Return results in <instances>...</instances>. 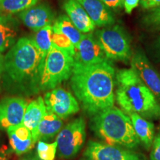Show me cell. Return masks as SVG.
I'll use <instances>...</instances> for the list:
<instances>
[{
    "label": "cell",
    "mask_w": 160,
    "mask_h": 160,
    "mask_svg": "<svg viewBox=\"0 0 160 160\" xmlns=\"http://www.w3.org/2000/svg\"><path fill=\"white\" fill-rule=\"evenodd\" d=\"M115 82L114 68L108 59L91 65L73 64L72 90L89 115L113 107Z\"/></svg>",
    "instance_id": "6da1fadb"
},
{
    "label": "cell",
    "mask_w": 160,
    "mask_h": 160,
    "mask_svg": "<svg viewBox=\"0 0 160 160\" xmlns=\"http://www.w3.org/2000/svg\"><path fill=\"white\" fill-rule=\"evenodd\" d=\"M40 54L33 39L22 37L4 57L3 71L10 83L27 93L39 90Z\"/></svg>",
    "instance_id": "7a4b0ae2"
},
{
    "label": "cell",
    "mask_w": 160,
    "mask_h": 160,
    "mask_svg": "<svg viewBox=\"0 0 160 160\" xmlns=\"http://www.w3.org/2000/svg\"><path fill=\"white\" fill-rule=\"evenodd\" d=\"M116 100L126 114L137 113L144 118H160V103L137 73L123 68L116 74Z\"/></svg>",
    "instance_id": "3957f363"
},
{
    "label": "cell",
    "mask_w": 160,
    "mask_h": 160,
    "mask_svg": "<svg viewBox=\"0 0 160 160\" xmlns=\"http://www.w3.org/2000/svg\"><path fill=\"white\" fill-rule=\"evenodd\" d=\"M91 129L108 145L133 149L140 143L131 118L122 110L114 106L93 116Z\"/></svg>",
    "instance_id": "277c9868"
},
{
    "label": "cell",
    "mask_w": 160,
    "mask_h": 160,
    "mask_svg": "<svg viewBox=\"0 0 160 160\" xmlns=\"http://www.w3.org/2000/svg\"><path fill=\"white\" fill-rule=\"evenodd\" d=\"M74 59L65 51L52 44L44 62L39 80V90H53L71 77Z\"/></svg>",
    "instance_id": "5b68a950"
},
{
    "label": "cell",
    "mask_w": 160,
    "mask_h": 160,
    "mask_svg": "<svg viewBox=\"0 0 160 160\" xmlns=\"http://www.w3.org/2000/svg\"><path fill=\"white\" fill-rule=\"evenodd\" d=\"M97 40L107 59L123 62L131 59L132 55L128 37L119 25L98 31Z\"/></svg>",
    "instance_id": "8992f818"
},
{
    "label": "cell",
    "mask_w": 160,
    "mask_h": 160,
    "mask_svg": "<svg viewBox=\"0 0 160 160\" xmlns=\"http://www.w3.org/2000/svg\"><path fill=\"white\" fill-rule=\"evenodd\" d=\"M86 125L83 118H77L60 130L57 136V152L60 157L69 159L79 153L85 143Z\"/></svg>",
    "instance_id": "52a82bcc"
},
{
    "label": "cell",
    "mask_w": 160,
    "mask_h": 160,
    "mask_svg": "<svg viewBox=\"0 0 160 160\" xmlns=\"http://www.w3.org/2000/svg\"><path fill=\"white\" fill-rule=\"evenodd\" d=\"M43 99L48 112L54 113L62 119L79 111V104L74 96L61 88L48 91Z\"/></svg>",
    "instance_id": "ba28073f"
},
{
    "label": "cell",
    "mask_w": 160,
    "mask_h": 160,
    "mask_svg": "<svg viewBox=\"0 0 160 160\" xmlns=\"http://www.w3.org/2000/svg\"><path fill=\"white\" fill-rule=\"evenodd\" d=\"M84 157L89 160H146L140 153L92 140L88 144Z\"/></svg>",
    "instance_id": "9c48e42d"
},
{
    "label": "cell",
    "mask_w": 160,
    "mask_h": 160,
    "mask_svg": "<svg viewBox=\"0 0 160 160\" xmlns=\"http://www.w3.org/2000/svg\"><path fill=\"white\" fill-rule=\"evenodd\" d=\"M27 106V102L23 98H3L0 101V128L7 130L22 124Z\"/></svg>",
    "instance_id": "30bf717a"
},
{
    "label": "cell",
    "mask_w": 160,
    "mask_h": 160,
    "mask_svg": "<svg viewBox=\"0 0 160 160\" xmlns=\"http://www.w3.org/2000/svg\"><path fill=\"white\" fill-rule=\"evenodd\" d=\"M74 63L91 65L108 59L101 45L91 33L82 34L79 45L75 48Z\"/></svg>",
    "instance_id": "8fae6325"
},
{
    "label": "cell",
    "mask_w": 160,
    "mask_h": 160,
    "mask_svg": "<svg viewBox=\"0 0 160 160\" xmlns=\"http://www.w3.org/2000/svg\"><path fill=\"white\" fill-rule=\"evenodd\" d=\"M131 68L160 101V76L142 52L137 51L131 58Z\"/></svg>",
    "instance_id": "7c38bea8"
},
{
    "label": "cell",
    "mask_w": 160,
    "mask_h": 160,
    "mask_svg": "<svg viewBox=\"0 0 160 160\" xmlns=\"http://www.w3.org/2000/svg\"><path fill=\"white\" fill-rule=\"evenodd\" d=\"M19 18L24 25L37 32L45 26L51 25L54 19V14L49 6L40 4L20 13Z\"/></svg>",
    "instance_id": "4fadbf2b"
},
{
    "label": "cell",
    "mask_w": 160,
    "mask_h": 160,
    "mask_svg": "<svg viewBox=\"0 0 160 160\" xmlns=\"http://www.w3.org/2000/svg\"><path fill=\"white\" fill-rule=\"evenodd\" d=\"M67 16L80 32L88 33L96 25L78 0H66L63 5Z\"/></svg>",
    "instance_id": "5bb4252c"
},
{
    "label": "cell",
    "mask_w": 160,
    "mask_h": 160,
    "mask_svg": "<svg viewBox=\"0 0 160 160\" xmlns=\"http://www.w3.org/2000/svg\"><path fill=\"white\" fill-rule=\"evenodd\" d=\"M78 2L85 10L96 26L103 27L114 23V18L108 7L100 0H78Z\"/></svg>",
    "instance_id": "9a60e30c"
},
{
    "label": "cell",
    "mask_w": 160,
    "mask_h": 160,
    "mask_svg": "<svg viewBox=\"0 0 160 160\" xmlns=\"http://www.w3.org/2000/svg\"><path fill=\"white\" fill-rule=\"evenodd\" d=\"M63 122L61 118L54 113L48 112L41 120L34 131L31 132L33 143L38 141H45L56 137L62 127Z\"/></svg>",
    "instance_id": "2e32d148"
},
{
    "label": "cell",
    "mask_w": 160,
    "mask_h": 160,
    "mask_svg": "<svg viewBox=\"0 0 160 160\" xmlns=\"http://www.w3.org/2000/svg\"><path fill=\"white\" fill-rule=\"evenodd\" d=\"M136 135L146 149H150L154 140V125L137 113H130Z\"/></svg>",
    "instance_id": "e0dca14e"
},
{
    "label": "cell",
    "mask_w": 160,
    "mask_h": 160,
    "mask_svg": "<svg viewBox=\"0 0 160 160\" xmlns=\"http://www.w3.org/2000/svg\"><path fill=\"white\" fill-rule=\"evenodd\" d=\"M47 113L48 111L43 98L39 97L29 103L26 108L23 118V125L32 132L37 128Z\"/></svg>",
    "instance_id": "ac0fdd59"
},
{
    "label": "cell",
    "mask_w": 160,
    "mask_h": 160,
    "mask_svg": "<svg viewBox=\"0 0 160 160\" xmlns=\"http://www.w3.org/2000/svg\"><path fill=\"white\" fill-rule=\"evenodd\" d=\"M53 32L66 36L71 40L75 48L79 45L82 37V33L75 27L66 15H61L55 20L53 25Z\"/></svg>",
    "instance_id": "d6986e66"
},
{
    "label": "cell",
    "mask_w": 160,
    "mask_h": 160,
    "mask_svg": "<svg viewBox=\"0 0 160 160\" xmlns=\"http://www.w3.org/2000/svg\"><path fill=\"white\" fill-rule=\"evenodd\" d=\"M52 33H53V26L51 25H47L43 28L40 29L39 31H37L34 39H33L39 52L40 59H41V61H40L41 72L45 58L51 50L52 44H53L51 39Z\"/></svg>",
    "instance_id": "ffe728a7"
},
{
    "label": "cell",
    "mask_w": 160,
    "mask_h": 160,
    "mask_svg": "<svg viewBox=\"0 0 160 160\" xmlns=\"http://www.w3.org/2000/svg\"><path fill=\"white\" fill-rule=\"evenodd\" d=\"M17 32L5 17H0V53H2L15 43Z\"/></svg>",
    "instance_id": "44dd1931"
},
{
    "label": "cell",
    "mask_w": 160,
    "mask_h": 160,
    "mask_svg": "<svg viewBox=\"0 0 160 160\" xmlns=\"http://www.w3.org/2000/svg\"><path fill=\"white\" fill-rule=\"evenodd\" d=\"M38 0H0V11L5 14L22 13L37 4Z\"/></svg>",
    "instance_id": "7402d4cb"
},
{
    "label": "cell",
    "mask_w": 160,
    "mask_h": 160,
    "mask_svg": "<svg viewBox=\"0 0 160 160\" xmlns=\"http://www.w3.org/2000/svg\"><path fill=\"white\" fill-rule=\"evenodd\" d=\"M10 145H11V150L16 154L17 155H22L28 153L33 148L35 144L33 143V139H28L26 141H22L18 139L17 136L14 134L13 131L10 128L7 130Z\"/></svg>",
    "instance_id": "603a6c76"
},
{
    "label": "cell",
    "mask_w": 160,
    "mask_h": 160,
    "mask_svg": "<svg viewBox=\"0 0 160 160\" xmlns=\"http://www.w3.org/2000/svg\"><path fill=\"white\" fill-rule=\"evenodd\" d=\"M37 153L41 160H54L57 152V142L52 143L38 141Z\"/></svg>",
    "instance_id": "cb8c5ba5"
},
{
    "label": "cell",
    "mask_w": 160,
    "mask_h": 160,
    "mask_svg": "<svg viewBox=\"0 0 160 160\" xmlns=\"http://www.w3.org/2000/svg\"><path fill=\"white\" fill-rule=\"evenodd\" d=\"M52 43L59 48L65 50L68 53H70L72 57L75 54V47L71 42V41L66 36L59 33L53 32L52 33Z\"/></svg>",
    "instance_id": "d4e9b609"
},
{
    "label": "cell",
    "mask_w": 160,
    "mask_h": 160,
    "mask_svg": "<svg viewBox=\"0 0 160 160\" xmlns=\"http://www.w3.org/2000/svg\"><path fill=\"white\" fill-rule=\"evenodd\" d=\"M143 22L149 28L160 31V7L152 8L148 14L144 17Z\"/></svg>",
    "instance_id": "484cf974"
},
{
    "label": "cell",
    "mask_w": 160,
    "mask_h": 160,
    "mask_svg": "<svg viewBox=\"0 0 160 160\" xmlns=\"http://www.w3.org/2000/svg\"><path fill=\"white\" fill-rule=\"evenodd\" d=\"M9 128L14 133L18 139L22 141H26V140L32 139L31 131L26 126L24 125L23 123L20 124L19 125L11 127Z\"/></svg>",
    "instance_id": "4316f807"
},
{
    "label": "cell",
    "mask_w": 160,
    "mask_h": 160,
    "mask_svg": "<svg viewBox=\"0 0 160 160\" xmlns=\"http://www.w3.org/2000/svg\"><path fill=\"white\" fill-rule=\"evenodd\" d=\"M150 160H160V135L158 133L153 140Z\"/></svg>",
    "instance_id": "83f0119b"
},
{
    "label": "cell",
    "mask_w": 160,
    "mask_h": 160,
    "mask_svg": "<svg viewBox=\"0 0 160 160\" xmlns=\"http://www.w3.org/2000/svg\"><path fill=\"white\" fill-rule=\"evenodd\" d=\"M140 0H124V8L127 13H131L133 10L139 5Z\"/></svg>",
    "instance_id": "f1b7e54d"
},
{
    "label": "cell",
    "mask_w": 160,
    "mask_h": 160,
    "mask_svg": "<svg viewBox=\"0 0 160 160\" xmlns=\"http://www.w3.org/2000/svg\"><path fill=\"white\" fill-rule=\"evenodd\" d=\"M141 5L146 9L155 8L160 7V0H141Z\"/></svg>",
    "instance_id": "f546056e"
},
{
    "label": "cell",
    "mask_w": 160,
    "mask_h": 160,
    "mask_svg": "<svg viewBox=\"0 0 160 160\" xmlns=\"http://www.w3.org/2000/svg\"><path fill=\"white\" fill-rule=\"evenodd\" d=\"M11 150L8 148L5 145L0 148V160H8Z\"/></svg>",
    "instance_id": "4dcf8cb0"
},
{
    "label": "cell",
    "mask_w": 160,
    "mask_h": 160,
    "mask_svg": "<svg viewBox=\"0 0 160 160\" xmlns=\"http://www.w3.org/2000/svg\"><path fill=\"white\" fill-rule=\"evenodd\" d=\"M109 8H116L120 5L122 0H100Z\"/></svg>",
    "instance_id": "1f68e13d"
},
{
    "label": "cell",
    "mask_w": 160,
    "mask_h": 160,
    "mask_svg": "<svg viewBox=\"0 0 160 160\" xmlns=\"http://www.w3.org/2000/svg\"><path fill=\"white\" fill-rule=\"evenodd\" d=\"M19 160H41L38 157L37 153H27L24 155Z\"/></svg>",
    "instance_id": "d6a6232c"
},
{
    "label": "cell",
    "mask_w": 160,
    "mask_h": 160,
    "mask_svg": "<svg viewBox=\"0 0 160 160\" xmlns=\"http://www.w3.org/2000/svg\"><path fill=\"white\" fill-rule=\"evenodd\" d=\"M3 62H4V59L2 56L1 54V53H0V78H1L2 73L3 72Z\"/></svg>",
    "instance_id": "836d02e7"
},
{
    "label": "cell",
    "mask_w": 160,
    "mask_h": 160,
    "mask_svg": "<svg viewBox=\"0 0 160 160\" xmlns=\"http://www.w3.org/2000/svg\"><path fill=\"white\" fill-rule=\"evenodd\" d=\"M155 48H156V49L158 51V52L160 53V37L158 38V39H157V41H156Z\"/></svg>",
    "instance_id": "e575fe53"
},
{
    "label": "cell",
    "mask_w": 160,
    "mask_h": 160,
    "mask_svg": "<svg viewBox=\"0 0 160 160\" xmlns=\"http://www.w3.org/2000/svg\"><path fill=\"white\" fill-rule=\"evenodd\" d=\"M158 130H159V133H159V134L160 135V126L159 128H158Z\"/></svg>",
    "instance_id": "d590c367"
},
{
    "label": "cell",
    "mask_w": 160,
    "mask_h": 160,
    "mask_svg": "<svg viewBox=\"0 0 160 160\" xmlns=\"http://www.w3.org/2000/svg\"><path fill=\"white\" fill-rule=\"evenodd\" d=\"M82 160H89V159H86V158H85V159H82Z\"/></svg>",
    "instance_id": "8d00e7d4"
}]
</instances>
